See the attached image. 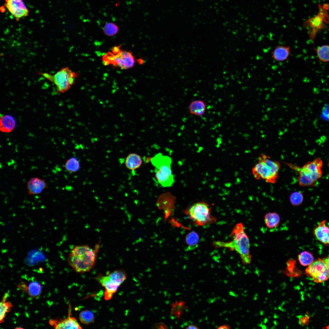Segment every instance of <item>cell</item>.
<instances>
[{
	"instance_id": "cell-15",
	"label": "cell",
	"mask_w": 329,
	"mask_h": 329,
	"mask_svg": "<svg viewBox=\"0 0 329 329\" xmlns=\"http://www.w3.org/2000/svg\"><path fill=\"white\" fill-rule=\"evenodd\" d=\"M17 286L28 295L34 298H38L41 293V285L37 281H32L28 285L22 281Z\"/></svg>"
},
{
	"instance_id": "cell-9",
	"label": "cell",
	"mask_w": 329,
	"mask_h": 329,
	"mask_svg": "<svg viewBox=\"0 0 329 329\" xmlns=\"http://www.w3.org/2000/svg\"><path fill=\"white\" fill-rule=\"evenodd\" d=\"M305 273L317 283H322L329 278V268L322 259L313 262L306 269Z\"/></svg>"
},
{
	"instance_id": "cell-19",
	"label": "cell",
	"mask_w": 329,
	"mask_h": 329,
	"mask_svg": "<svg viewBox=\"0 0 329 329\" xmlns=\"http://www.w3.org/2000/svg\"><path fill=\"white\" fill-rule=\"evenodd\" d=\"M16 125V121L11 115H5L1 117L0 129L2 132L9 133L14 129Z\"/></svg>"
},
{
	"instance_id": "cell-13",
	"label": "cell",
	"mask_w": 329,
	"mask_h": 329,
	"mask_svg": "<svg viewBox=\"0 0 329 329\" xmlns=\"http://www.w3.org/2000/svg\"><path fill=\"white\" fill-rule=\"evenodd\" d=\"M291 54L289 46L285 44L278 45L274 47L271 52V57L277 62H283L288 60Z\"/></svg>"
},
{
	"instance_id": "cell-8",
	"label": "cell",
	"mask_w": 329,
	"mask_h": 329,
	"mask_svg": "<svg viewBox=\"0 0 329 329\" xmlns=\"http://www.w3.org/2000/svg\"><path fill=\"white\" fill-rule=\"evenodd\" d=\"M186 213L198 225L204 226L216 222V219L211 215L209 206L204 202L194 203L186 210Z\"/></svg>"
},
{
	"instance_id": "cell-17",
	"label": "cell",
	"mask_w": 329,
	"mask_h": 329,
	"mask_svg": "<svg viewBox=\"0 0 329 329\" xmlns=\"http://www.w3.org/2000/svg\"><path fill=\"white\" fill-rule=\"evenodd\" d=\"M206 107V104L203 100H195L192 101L189 104V111L191 114L200 117L204 114Z\"/></svg>"
},
{
	"instance_id": "cell-30",
	"label": "cell",
	"mask_w": 329,
	"mask_h": 329,
	"mask_svg": "<svg viewBox=\"0 0 329 329\" xmlns=\"http://www.w3.org/2000/svg\"><path fill=\"white\" fill-rule=\"evenodd\" d=\"M303 196L302 193L299 191L293 193L290 197V201L292 205L298 206L302 202Z\"/></svg>"
},
{
	"instance_id": "cell-36",
	"label": "cell",
	"mask_w": 329,
	"mask_h": 329,
	"mask_svg": "<svg viewBox=\"0 0 329 329\" xmlns=\"http://www.w3.org/2000/svg\"><path fill=\"white\" fill-rule=\"evenodd\" d=\"M328 166L329 167V162H328Z\"/></svg>"
},
{
	"instance_id": "cell-33",
	"label": "cell",
	"mask_w": 329,
	"mask_h": 329,
	"mask_svg": "<svg viewBox=\"0 0 329 329\" xmlns=\"http://www.w3.org/2000/svg\"><path fill=\"white\" fill-rule=\"evenodd\" d=\"M231 328V326L228 324H224L223 325L220 326L218 328V329H229Z\"/></svg>"
},
{
	"instance_id": "cell-26",
	"label": "cell",
	"mask_w": 329,
	"mask_h": 329,
	"mask_svg": "<svg viewBox=\"0 0 329 329\" xmlns=\"http://www.w3.org/2000/svg\"><path fill=\"white\" fill-rule=\"evenodd\" d=\"M118 26L115 23L111 22L106 23L103 28L104 34L106 35L112 37L117 34L119 31Z\"/></svg>"
},
{
	"instance_id": "cell-5",
	"label": "cell",
	"mask_w": 329,
	"mask_h": 329,
	"mask_svg": "<svg viewBox=\"0 0 329 329\" xmlns=\"http://www.w3.org/2000/svg\"><path fill=\"white\" fill-rule=\"evenodd\" d=\"M121 46L113 47L111 51H108L102 55L101 60L104 65H112L124 69L133 66L135 62L133 55L129 51L122 50Z\"/></svg>"
},
{
	"instance_id": "cell-2",
	"label": "cell",
	"mask_w": 329,
	"mask_h": 329,
	"mask_svg": "<svg viewBox=\"0 0 329 329\" xmlns=\"http://www.w3.org/2000/svg\"><path fill=\"white\" fill-rule=\"evenodd\" d=\"M99 246L93 249L85 245L74 246L68 256L69 264L77 272L84 273L94 267Z\"/></svg>"
},
{
	"instance_id": "cell-7",
	"label": "cell",
	"mask_w": 329,
	"mask_h": 329,
	"mask_svg": "<svg viewBox=\"0 0 329 329\" xmlns=\"http://www.w3.org/2000/svg\"><path fill=\"white\" fill-rule=\"evenodd\" d=\"M46 79L54 83L58 93H63L68 90L74 83L78 76L77 73L73 71L68 67L61 69L55 74L38 72Z\"/></svg>"
},
{
	"instance_id": "cell-23",
	"label": "cell",
	"mask_w": 329,
	"mask_h": 329,
	"mask_svg": "<svg viewBox=\"0 0 329 329\" xmlns=\"http://www.w3.org/2000/svg\"><path fill=\"white\" fill-rule=\"evenodd\" d=\"M8 295V293H5L0 302V323H2L4 321L6 314L10 311L12 307V304L11 302L6 301Z\"/></svg>"
},
{
	"instance_id": "cell-27",
	"label": "cell",
	"mask_w": 329,
	"mask_h": 329,
	"mask_svg": "<svg viewBox=\"0 0 329 329\" xmlns=\"http://www.w3.org/2000/svg\"><path fill=\"white\" fill-rule=\"evenodd\" d=\"M319 59L324 62L329 61V45H324L318 47L316 49Z\"/></svg>"
},
{
	"instance_id": "cell-21",
	"label": "cell",
	"mask_w": 329,
	"mask_h": 329,
	"mask_svg": "<svg viewBox=\"0 0 329 329\" xmlns=\"http://www.w3.org/2000/svg\"><path fill=\"white\" fill-rule=\"evenodd\" d=\"M171 314L175 316L179 320L181 318L185 310L187 307L186 302L182 300L176 301L171 304Z\"/></svg>"
},
{
	"instance_id": "cell-1",
	"label": "cell",
	"mask_w": 329,
	"mask_h": 329,
	"mask_svg": "<svg viewBox=\"0 0 329 329\" xmlns=\"http://www.w3.org/2000/svg\"><path fill=\"white\" fill-rule=\"evenodd\" d=\"M230 236L232 238L230 241H214L213 243L214 246L216 248H227L236 251L240 255L243 264H249L252 259L250 253L249 241L242 223H239L235 225Z\"/></svg>"
},
{
	"instance_id": "cell-4",
	"label": "cell",
	"mask_w": 329,
	"mask_h": 329,
	"mask_svg": "<svg viewBox=\"0 0 329 329\" xmlns=\"http://www.w3.org/2000/svg\"><path fill=\"white\" fill-rule=\"evenodd\" d=\"M150 161L154 167L155 175L158 183L164 187L172 186L175 179L171 169V158L159 153L152 157Z\"/></svg>"
},
{
	"instance_id": "cell-20",
	"label": "cell",
	"mask_w": 329,
	"mask_h": 329,
	"mask_svg": "<svg viewBox=\"0 0 329 329\" xmlns=\"http://www.w3.org/2000/svg\"><path fill=\"white\" fill-rule=\"evenodd\" d=\"M142 163L141 157L135 153L129 154L126 157L125 161L127 168L131 170H134L139 168Z\"/></svg>"
},
{
	"instance_id": "cell-18",
	"label": "cell",
	"mask_w": 329,
	"mask_h": 329,
	"mask_svg": "<svg viewBox=\"0 0 329 329\" xmlns=\"http://www.w3.org/2000/svg\"><path fill=\"white\" fill-rule=\"evenodd\" d=\"M258 159L259 161L263 162L269 168L274 175L278 176L281 167L279 162L272 160L270 156L264 154H260Z\"/></svg>"
},
{
	"instance_id": "cell-6",
	"label": "cell",
	"mask_w": 329,
	"mask_h": 329,
	"mask_svg": "<svg viewBox=\"0 0 329 329\" xmlns=\"http://www.w3.org/2000/svg\"><path fill=\"white\" fill-rule=\"evenodd\" d=\"M127 276L125 271L119 269L97 278V281L105 288L104 298L105 300L111 298L120 285L126 280Z\"/></svg>"
},
{
	"instance_id": "cell-16",
	"label": "cell",
	"mask_w": 329,
	"mask_h": 329,
	"mask_svg": "<svg viewBox=\"0 0 329 329\" xmlns=\"http://www.w3.org/2000/svg\"><path fill=\"white\" fill-rule=\"evenodd\" d=\"M326 221H321L315 228L314 234L316 238L322 243L329 245V227L326 225Z\"/></svg>"
},
{
	"instance_id": "cell-25",
	"label": "cell",
	"mask_w": 329,
	"mask_h": 329,
	"mask_svg": "<svg viewBox=\"0 0 329 329\" xmlns=\"http://www.w3.org/2000/svg\"><path fill=\"white\" fill-rule=\"evenodd\" d=\"M298 260L301 265L306 266H309L313 262L314 258L311 253L304 251L299 254Z\"/></svg>"
},
{
	"instance_id": "cell-12",
	"label": "cell",
	"mask_w": 329,
	"mask_h": 329,
	"mask_svg": "<svg viewBox=\"0 0 329 329\" xmlns=\"http://www.w3.org/2000/svg\"><path fill=\"white\" fill-rule=\"evenodd\" d=\"M69 316L64 319H51L49 324L55 329H81L76 319Z\"/></svg>"
},
{
	"instance_id": "cell-31",
	"label": "cell",
	"mask_w": 329,
	"mask_h": 329,
	"mask_svg": "<svg viewBox=\"0 0 329 329\" xmlns=\"http://www.w3.org/2000/svg\"><path fill=\"white\" fill-rule=\"evenodd\" d=\"M310 316L308 315L304 316H300L299 317V324L302 325H305L309 322Z\"/></svg>"
},
{
	"instance_id": "cell-35",
	"label": "cell",
	"mask_w": 329,
	"mask_h": 329,
	"mask_svg": "<svg viewBox=\"0 0 329 329\" xmlns=\"http://www.w3.org/2000/svg\"><path fill=\"white\" fill-rule=\"evenodd\" d=\"M186 328V329H199V328L198 327H197L196 325H194L192 324H191L190 325H189L188 326H187V327Z\"/></svg>"
},
{
	"instance_id": "cell-32",
	"label": "cell",
	"mask_w": 329,
	"mask_h": 329,
	"mask_svg": "<svg viewBox=\"0 0 329 329\" xmlns=\"http://www.w3.org/2000/svg\"><path fill=\"white\" fill-rule=\"evenodd\" d=\"M154 328H167V326L165 324L162 322L156 324L154 325Z\"/></svg>"
},
{
	"instance_id": "cell-34",
	"label": "cell",
	"mask_w": 329,
	"mask_h": 329,
	"mask_svg": "<svg viewBox=\"0 0 329 329\" xmlns=\"http://www.w3.org/2000/svg\"><path fill=\"white\" fill-rule=\"evenodd\" d=\"M322 260L326 263L327 267L329 268V255L323 259Z\"/></svg>"
},
{
	"instance_id": "cell-24",
	"label": "cell",
	"mask_w": 329,
	"mask_h": 329,
	"mask_svg": "<svg viewBox=\"0 0 329 329\" xmlns=\"http://www.w3.org/2000/svg\"><path fill=\"white\" fill-rule=\"evenodd\" d=\"M199 241V236L196 232L192 231L189 233L186 237V242L188 246V249L192 250L197 247Z\"/></svg>"
},
{
	"instance_id": "cell-28",
	"label": "cell",
	"mask_w": 329,
	"mask_h": 329,
	"mask_svg": "<svg viewBox=\"0 0 329 329\" xmlns=\"http://www.w3.org/2000/svg\"><path fill=\"white\" fill-rule=\"evenodd\" d=\"M65 167L66 170L71 172H76L80 168V164L78 160L75 158L72 157L66 162Z\"/></svg>"
},
{
	"instance_id": "cell-10",
	"label": "cell",
	"mask_w": 329,
	"mask_h": 329,
	"mask_svg": "<svg viewBox=\"0 0 329 329\" xmlns=\"http://www.w3.org/2000/svg\"><path fill=\"white\" fill-rule=\"evenodd\" d=\"M252 173L256 179H261L269 183H275L278 178V176L274 174L269 168L260 161L253 168Z\"/></svg>"
},
{
	"instance_id": "cell-22",
	"label": "cell",
	"mask_w": 329,
	"mask_h": 329,
	"mask_svg": "<svg viewBox=\"0 0 329 329\" xmlns=\"http://www.w3.org/2000/svg\"><path fill=\"white\" fill-rule=\"evenodd\" d=\"M280 218L276 212H269L265 215L264 221L266 226L271 229L277 227L280 222Z\"/></svg>"
},
{
	"instance_id": "cell-29",
	"label": "cell",
	"mask_w": 329,
	"mask_h": 329,
	"mask_svg": "<svg viewBox=\"0 0 329 329\" xmlns=\"http://www.w3.org/2000/svg\"><path fill=\"white\" fill-rule=\"evenodd\" d=\"M79 318L80 322L85 324L92 323L94 319L93 313L88 310H84L81 311L79 314Z\"/></svg>"
},
{
	"instance_id": "cell-14",
	"label": "cell",
	"mask_w": 329,
	"mask_h": 329,
	"mask_svg": "<svg viewBox=\"0 0 329 329\" xmlns=\"http://www.w3.org/2000/svg\"><path fill=\"white\" fill-rule=\"evenodd\" d=\"M48 186L44 180L37 177L32 178L27 182L28 193L30 195L40 194L47 188Z\"/></svg>"
},
{
	"instance_id": "cell-11",
	"label": "cell",
	"mask_w": 329,
	"mask_h": 329,
	"mask_svg": "<svg viewBox=\"0 0 329 329\" xmlns=\"http://www.w3.org/2000/svg\"><path fill=\"white\" fill-rule=\"evenodd\" d=\"M5 0L6 7L17 21L28 15L29 11L23 0Z\"/></svg>"
},
{
	"instance_id": "cell-3",
	"label": "cell",
	"mask_w": 329,
	"mask_h": 329,
	"mask_svg": "<svg viewBox=\"0 0 329 329\" xmlns=\"http://www.w3.org/2000/svg\"><path fill=\"white\" fill-rule=\"evenodd\" d=\"M283 162L290 168L299 172V175L297 180L300 186L313 185L322 176L323 163L320 158H316L313 161L308 162L302 167L291 163Z\"/></svg>"
}]
</instances>
